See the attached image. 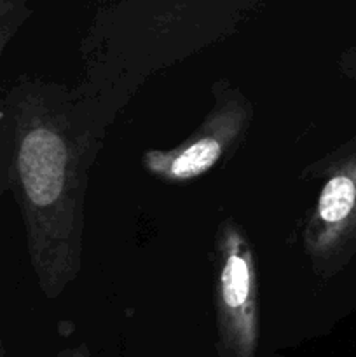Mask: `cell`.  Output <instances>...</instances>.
<instances>
[{"instance_id": "3957f363", "label": "cell", "mask_w": 356, "mask_h": 357, "mask_svg": "<svg viewBox=\"0 0 356 357\" xmlns=\"http://www.w3.org/2000/svg\"><path fill=\"white\" fill-rule=\"evenodd\" d=\"M223 298L230 307H239L246 302L250 289V274L248 265L239 255H230L222 274Z\"/></svg>"}, {"instance_id": "7a4b0ae2", "label": "cell", "mask_w": 356, "mask_h": 357, "mask_svg": "<svg viewBox=\"0 0 356 357\" xmlns=\"http://www.w3.org/2000/svg\"><path fill=\"white\" fill-rule=\"evenodd\" d=\"M220 155V145L215 139H201L185 150L171 166V173L188 178L208 169Z\"/></svg>"}, {"instance_id": "6da1fadb", "label": "cell", "mask_w": 356, "mask_h": 357, "mask_svg": "<svg viewBox=\"0 0 356 357\" xmlns=\"http://www.w3.org/2000/svg\"><path fill=\"white\" fill-rule=\"evenodd\" d=\"M65 166L66 150L58 135L45 128L23 131L14 152V171L31 206L47 208L58 201Z\"/></svg>"}, {"instance_id": "277c9868", "label": "cell", "mask_w": 356, "mask_h": 357, "mask_svg": "<svg viewBox=\"0 0 356 357\" xmlns=\"http://www.w3.org/2000/svg\"><path fill=\"white\" fill-rule=\"evenodd\" d=\"M14 14V7L10 3L0 2V47H2V42L6 38L7 31L10 28V17Z\"/></svg>"}, {"instance_id": "5b68a950", "label": "cell", "mask_w": 356, "mask_h": 357, "mask_svg": "<svg viewBox=\"0 0 356 357\" xmlns=\"http://www.w3.org/2000/svg\"><path fill=\"white\" fill-rule=\"evenodd\" d=\"M0 357H2V352H0Z\"/></svg>"}]
</instances>
